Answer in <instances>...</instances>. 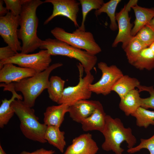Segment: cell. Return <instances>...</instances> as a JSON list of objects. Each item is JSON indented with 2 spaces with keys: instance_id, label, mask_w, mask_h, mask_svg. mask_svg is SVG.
<instances>
[{
  "instance_id": "6da1fadb",
  "label": "cell",
  "mask_w": 154,
  "mask_h": 154,
  "mask_svg": "<svg viewBox=\"0 0 154 154\" xmlns=\"http://www.w3.org/2000/svg\"><path fill=\"white\" fill-rule=\"evenodd\" d=\"M44 3L40 0H27L23 5L19 17L20 28L18 31V38L22 42L21 53L28 54L39 48L42 40L37 34L38 20L36 11Z\"/></svg>"
},
{
  "instance_id": "7a4b0ae2",
  "label": "cell",
  "mask_w": 154,
  "mask_h": 154,
  "mask_svg": "<svg viewBox=\"0 0 154 154\" xmlns=\"http://www.w3.org/2000/svg\"><path fill=\"white\" fill-rule=\"evenodd\" d=\"M104 141L101 147L104 150L112 151L115 154H122L124 149L121 144L125 141L128 149L134 147L137 143V139L133 134L132 129L129 127H125L120 119L114 118L106 115V124L102 133Z\"/></svg>"
},
{
  "instance_id": "3957f363",
  "label": "cell",
  "mask_w": 154,
  "mask_h": 154,
  "mask_svg": "<svg viewBox=\"0 0 154 154\" xmlns=\"http://www.w3.org/2000/svg\"><path fill=\"white\" fill-rule=\"evenodd\" d=\"M62 65L60 62L53 64L44 70L37 73L33 76L9 84L16 92L22 93L24 104L32 108L37 98L44 90L48 88L49 76L51 72Z\"/></svg>"
},
{
  "instance_id": "277c9868",
  "label": "cell",
  "mask_w": 154,
  "mask_h": 154,
  "mask_svg": "<svg viewBox=\"0 0 154 154\" xmlns=\"http://www.w3.org/2000/svg\"><path fill=\"white\" fill-rule=\"evenodd\" d=\"M11 105L20 121V128L23 135L33 141L46 143L44 135L47 126L39 122L34 109L20 100L15 99Z\"/></svg>"
},
{
  "instance_id": "5b68a950",
  "label": "cell",
  "mask_w": 154,
  "mask_h": 154,
  "mask_svg": "<svg viewBox=\"0 0 154 154\" xmlns=\"http://www.w3.org/2000/svg\"><path fill=\"white\" fill-rule=\"evenodd\" d=\"M39 48L47 50L51 56L61 55L76 59L80 62L86 74L91 72L98 60L96 55L56 38L42 40Z\"/></svg>"
},
{
  "instance_id": "8992f818",
  "label": "cell",
  "mask_w": 154,
  "mask_h": 154,
  "mask_svg": "<svg viewBox=\"0 0 154 154\" xmlns=\"http://www.w3.org/2000/svg\"><path fill=\"white\" fill-rule=\"evenodd\" d=\"M51 33L56 39L76 48L84 50L92 54L96 55L102 51L93 34L90 32L78 28L72 33H70L61 28L56 27L51 31Z\"/></svg>"
},
{
  "instance_id": "52a82bcc",
  "label": "cell",
  "mask_w": 154,
  "mask_h": 154,
  "mask_svg": "<svg viewBox=\"0 0 154 154\" xmlns=\"http://www.w3.org/2000/svg\"><path fill=\"white\" fill-rule=\"evenodd\" d=\"M51 56L46 50H42L38 52L32 54L18 52L11 58L0 60V69L5 64L11 63L34 70L37 73L41 72L50 66L52 61Z\"/></svg>"
},
{
  "instance_id": "ba28073f",
  "label": "cell",
  "mask_w": 154,
  "mask_h": 154,
  "mask_svg": "<svg viewBox=\"0 0 154 154\" xmlns=\"http://www.w3.org/2000/svg\"><path fill=\"white\" fill-rule=\"evenodd\" d=\"M77 66L79 72V82L76 86L64 88L57 103L58 104H65L70 106L78 101L88 100L91 97L92 92L89 89V86L92 83L94 77L90 72L82 78L83 68L80 62Z\"/></svg>"
},
{
  "instance_id": "9c48e42d",
  "label": "cell",
  "mask_w": 154,
  "mask_h": 154,
  "mask_svg": "<svg viewBox=\"0 0 154 154\" xmlns=\"http://www.w3.org/2000/svg\"><path fill=\"white\" fill-rule=\"evenodd\" d=\"M98 66L102 73L101 78L96 82L90 84L89 88L92 92L106 96L111 93L114 85L123 74L115 65L109 66L106 63L101 62Z\"/></svg>"
},
{
  "instance_id": "30bf717a",
  "label": "cell",
  "mask_w": 154,
  "mask_h": 154,
  "mask_svg": "<svg viewBox=\"0 0 154 154\" xmlns=\"http://www.w3.org/2000/svg\"><path fill=\"white\" fill-rule=\"evenodd\" d=\"M138 1L137 0L129 1L119 12L116 13V19L118 24V31L112 44V47H116L118 43L121 42L123 49L132 37L131 32L133 25L130 23L129 13L132 7L137 4Z\"/></svg>"
},
{
  "instance_id": "8fae6325",
  "label": "cell",
  "mask_w": 154,
  "mask_h": 154,
  "mask_svg": "<svg viewBox=\"0 0 154 154\" xmlns=\"http://www.w3.org/2000/svg\"><path fill=\"white\" fill-rule=\"evenodd\" d=\"M19 16L11 12L0 17V35L4 41L16 52L21 51L22 46L18 35Z\"/></svg>"
},
{
  "instance_id": "7c38bea8",
  "label": "cell",
  "mask_w": 154,
  "mask_h": 154,
  "mask_svg": "<svg viewBox=\"0 0 154 154\" xmlns=\"http://www.w3.org/2000/svg\"><path fill=\"white\" fill-rule=\"evenodd\" d=\"M44 2L50 3L53 6L52 13L44 21V25L47 24L57 16H62L70 20L76 27H80L77 21L80 2L75 0H45Z\"/></svg>"
},
{
  "instance_id": "4fadbf2b",
  "label": "cell",
  "mask_w": 154,
  "mask_h": 154,
  "mask_svg": "<svg viewBox=\"0 0 154 154\" xmlns=\"http://www.w3.org/2000/svg\"><path fill=\"white\" fill-rule=\"evenodd\" d=\"M99 147L90 133H84L74 139L63 154H96Z\"/></svg>"
},
{
  "instance_id": "5bb4252c",
  "label": "cell",
  "mask_w": 154,
  "mask_h": 154,
  "mask_svg": "<svg viewBox=\"0 0 154 154\" xmlns=\"http://www.w3.org/2000/svg\"><path fill=\"white\" fill-rule=\"evenodd\" d=\"M37 73L31 69L18 67L11 63L6 64L0 69V82L5 84L17 82Z\"/></svg>"
},
{
  "instance_id": "9a60e30c",
  "label": "cell",
  "mask_w": 154,
  "mask_h": 154,
  "mask_svg": "<svg viewBox=\"0 0 154 154\" xmlns=\"http://www.w3.org/2000/svg\"><path fill=\"white\" fill-rule=\"evenodd\" d=\"M101 103L98 101L84 100L69 106L68 113L72 120L81 123L90 116Z\"/></svg>"
},
{
  "instance_id": "2e32d148",
  "label": "cell",
  "mask_w": 154,
  "mask_h": 154,
  "mask_svg": "<svg viewBox=\"0 0 154 154\" xmlns=\"http://www.w3.org/2000/svg\"><path fill=\"white\" fill-rule=\"evenodd\" d=\"M69 107L65 104L47 107L44 113V123L47 126L60 127L64 121L65 114L68 112Z\"/></svg>"
},
{
  "instance_id": "e0dca14e",
  "label": "cell",
  "mask_w": 154,
  "mask_h": 154,
  "mask_svg": "<svg viewBox=\"0 0 154 154\" xmlns=\"http://www.w3.org/2000/svg\"><path fill=\"white\" fill-rule=\"evenodd\" d=\"M106 116L100 103L92 114L81 123L82 129L85 131H98L102 133L105 125Z\"/></svg>"
},
{
  "instance_id": "ac0fdd59",
  "label": "cell",
  "mask_w": 154,
  "mask_h": 154,
  "mask_svg": "<svg viewBox=\"0 0 154 154\" xmlns=\"http://www.w3.org/2000/svg\"><path fill=\"white\" fill-rule=\"evenodd\" d=\"M131 9L135 17L134 25L131 32V35L134 36L154 17V7L145 8L137 4L132 7Z\"/></svg>"
},
{
  "instance_id": "d6986e66",
  "label": "cell",
  "mask_w": 154,
  "mask_h": 154,
  "mask_svg": "<svg viewBox=\"0 0 154 154\" xmlns=\"http://www.w3.org/2000/svg\"><path fill=\"white\" fill-rule=\"evenodd\" d=\"M138 90L133 89L120 98L119 107L127 116L131 115L141 107V99Z\"/></svg>"
},
{
  "instance_id": "ffe728a7",
  "label": "cell",
  "mask_w": 154,
  "mask_h": 154,
  "mask_svg": "<svg viewBox=\"0 0 154 154\" xmlns=\"http://www.w3.org/2000/svg\"><path fill=\"white\" fill-rule=\"evenodd\" d=\"M59 127L47 126L44 137L48 143L56 147L62 153L64 152L66 143L65 140V132L61 131Z\"/></svg>"
},
{
  "instance_id": "44dd1931",
  "label": "cell",
  "mask_w": 154,
  "mask_h": 154,
  "mask_svg": "<svg viewBox=\"0 0 154 154\" xmlns=\"http://www.w3.org/2000/svg\"><path fill=\"white\" fill-rule=\"evenodd\" d=\"M140 85V82L137 78L123 75L114 85L112 91L116 92L121 98Z\"/></svg>"
},
{
  "instance_id": "7402d4cb",
  "label": "cell",
  "mask_w": 154,
  "mask_h": 154,
  "mask_svg": "<svg viewBox=\"0 0 154 154\" xmlns=\"http://www.w3.org/2000/svg\"><path fill=\"white\" fill-rule=\"evenodd\" d=\"M11 98L7 100L5 98L2 100L0 106V128H3L8 123L15 114L11 106L12 103L15 99L22 100L23 97L16 92L12 93Z\"/></svg>"
},
{
  "instance_id": "603a6c76",
  "label": "cell",
  "mask_w": 154,
  "mask_h": 154,
  "mask_svg": "<svg viewBox=\"0 0 154 154\" xmlns=\"http://www.w3.org/2000/svg\"><path fill=\"white\" fill-rule=\"evenodd\" d=\"M140 70L154 68V53L148 46L143 50L131 64Z\"/></svg>"
},
{
  "instance_id": "cb8c5ba5",
  "label": "cell",
  "mask_w": 154,
  "mask_h": 154,
  "mask_svg": "<svg viewBox=\"0 0 154 154\" xmlns=\"http://www.w3.org/2000/svg\"><path fill=\"white\" fill-rule=\"evenodd\" d=\"M121 1L120 0H110L104 3L100 9L96 10L95 12L96 17L103 13L107 14L110 21V28L113 31H115L118 29L116 19V11L118 5Z\"/></svg>"
},
{
  "instance_id": "d4e9b609",
  "label": "cell",
  "mask_w": 154,
  "mask_h": 154,
  "mask_svg": "<svg viewBox=\"0 0 154 154\" xmlns=\"http://www.w3.org/2000/svg\"><path fill=\"white\" fill-rule=\"evenodd\" d=\"M65 81L56 76H52L49 79L47 88L49 98L58 103L61 98L64 88Z\"/></svg>"
},
{
  "instance_id": "484cf974",
  "label": "cell",
  "mask_w": 154,
  "mask_h": 154,
  "mask_svg": "<svg viewBox=\"0 0 154 154\" xmlns=\"http://www.w3.org/2000/svg\"><path fill=\"white\" fill-rule=\"evenodd\" d=\"M147 47L136 36H132L123 49L129 62L131 64L141 51Z\"/></svg>"
},
{
  "instance_id": "4316f807",
  "label": "cell",
  "mask_w": 154,
  "mask_h": 154,
  "mask_svg": "<svg viewBox=\"0 0 154 154\" xmlns=\"http://www.w3.org/2000/svg\"><path fill=\"white\" fill-rule=\"evenodd\" d=\"M131 116L136 119V125L147 128L150 125H154V111L139 107Z\"/></svg>"
},
{
  "instance_id": "83f0119b",
  "label": "cell",
  "mask_w": 154,
  "mask_h": 154,
  "mask_svg": "<svg viewBox=\"0 0 154 154\" xmlns=\"http://www.w3.org/2000/svg\"><path fill=\"white\" fill-rule=\"evenodd\" d=\"M79 1L82 7V20L81 26L78 28L86 31L84 23L88 14L93 9H100L104 2L103 0H79Z\"/></svg>"
},
{
  "instance_id": "f1b7e54d",
  "label": "cell",
  "mask_w": 154,
  "mask_h": 154,
  "mask_svg": "<svg viewBox=\"0 0 154 154\" xmlns=\"http://www.w3.org/2000/svg\"><path fill=\"white\" fill-rule=\"evenodd\" d=\"M139 92L145 91L148 92L150 96L145 98L141 99V107L148 109L151 108L154 109V88L153 86H146L140 85L137 88Z\"/></svg>"
},
{
  "instance_id": "f546056e",
  "label": "cell",
  "mask_w": 154,
  "mask_h": 154,
  "mask_svg": "<svg viewBox=\"0 0 154 154\" xmlns=\"http://www.w3.org/2000/svg\"><path fill=\"white\" fill-rule=\"evenodd\" d=\"M143 149H147L150 154H154V134L148 139H141L140 142L138 145L128 149L127 152L129 153L133 154L138 152Z\"/></svg>"
},
{
  "instance_id": "4dcf8cb0",
  "label": "cell",
  "mask_w": 154,
  "mask_h": 154,
  "mask_svg": "<svg viewBox=\"0 0 154 154\" xmlns=\"http://www.w3.org/2000/svg\"><path fill=\"white\" fill-rule=\"evenodd\" d=\"M135 36L148 47L154 42V32L146 25L140 29Z\"/></svg>"
},
{
  "instance_id": "1f68e13d",
  "label": "cell",
  "mask_w": 154,
  "mask_h": 154,
  "mask_svg": "<svg viewBox=\"0 0 154 154\" xmlns=\"http://www.w3.org/2000/svg\"><path fill=\"white\" fill-rule=\"evenodd\" d=\"M27 0H4L6 7L9 11L16 16H19L24 4Z\"/></svg>"
},
{
  "instance_id": "d6a6232c",
  "label": "cell",
  "mask_w": 154,
  "mask_h": 154,
  "mask_svg": "<svg viewBox=\"0 0 154 154\" xmlns=\"http://www.w3.org/2000/svg\"><path fill=\"white\" fill-rule=\"evenodd\" d=\"M18 53L8 45L1 47L0 48V60L11 58Z\"/></svg>"
},
{
  "instance_id": "836d02e7",
  "label": "cell",
  "mask_w": 154,
  "mask_h": 154,
  "mask_svg": "<svg viewBox=\"0 0 154 154\" xmlns=\"http://www.w3.org/2000/svg\"><path fill=\"white\" fill-rule=\"evenodd\" d=\"M55 153L54 150H48L42 148L31 152L23 151L20 154H54Z\"/></svg>"
},
{
  "instance_id": "e575fe53",
  "label": "cell",
  "mask_w": 154,
  "mask_h": 154,
  "mask_svg": "<svg viewBox=\"0 0 154 154\" xmlns=\"http://www.w3.org/2000/svg\"><path fill=\"white\" fill-rule=\"evenodd\" d=\"M3 0H0V17L5 15L9 12L6 7L3 6Z\"/></svg>"
},
{
  "instance_id": "d590c367",
  "label": "cell",
  "mask_w": 154,
  "mask_h": 154,
  "mask_svg": "<svg viewBox=\"0 0 154 154\" xmlns=\"http://www.w3.org/2000/svg\"><path fill=\"white\" fill-rule=\"evenodd\" d=\"M146 26L149 27L154 32V17L146 25Z\"/></svg>"
},
{
  "instance_id": "8d00e7d4",
  "label": "cell",
  "mask_w": 154,
  "mask_h": 154,
  "mask_svg": "<svg viewBox=\"0 0 154 154\" xmlns=\"http://www.w3.org/2000/svg\"><path fill=\"white\" fill-rule=\"evenodd\" d=\"M0 154H7L1 145H0Z\"/></svg>"
},
{
  "instance_id": "74e56055",
  "label": "cell",
  "mask_w": 154,
  "mask_h": 154,
  "mask_svg": "<svg viewBox=\"0 0 154 154\" xmlns=\"http://www.w3.org/2000/svg\"><path fill=\"white\" fill-rule=\"evenodd\" d=\"M154 53V42L149 46Z\"/></svg>"
}]
</instances>
